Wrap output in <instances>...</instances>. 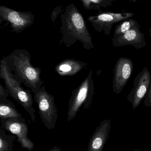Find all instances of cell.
I'll return each instance as SVG.
<instances>
[{
	"instance_id": "obj_1",
	"label": "cell",
	"mask_w": 151,
	"mask_h": 151,
	"mask_svg": "<svg viewBox=\"0 0 151 151\" xmlns=\"http://www.w3.org/2000/svg\"><path fill=\"white\" fill-rule=\"evenodd\" d=\"M60 43L70 47L76 42H80L87 50L94 49L92 37L86 25L85 19L74 4H70L61 15Z\"/></svg>"
},
{
	"instance_id": "obj_8",
	"label": "cell",
	"mask_w": 151,
	"mask_h": 151,
	"mask_svg": "<svg viewBox=\"0 0 151 151\" xmlns=\"http://www.w3.org/2000/svg\"><path fill=\"white\" fill-rule=\"evenodd\" d=\"M151 76L147 67H144L135 78L134 87L127 97L131 103L132 109L137 108L145 98L150 84Z\"/></svg>"
},
{
	"instance_id": "obj_11",
	"label": "cell",
	"mask_w": 151,
	"mask_h": 151,
	"mask_svg": "<svg viewBox=\"0 0 151 151\" xmlns=\"http://www.w3.org/2000/svg\"><path fill=\"white\" fill-rule=\"evenodd\" d=\"M144 36V34L141 32L140 26L137 24L124 34L112 38V45L117 47L132 46L136 49H139L147 46Z\"/></svg>"
},
{
	"instance_id": "obj_22",
	"label": "cell",
	"mask_w": 151,
	"mask_h": 151,
	"mask_svg": "<svg viewBox=\"0 0 151 151\" xmlns=\"http://www.w3.org/2000/svg\"><path fill=\"white\" fill-rule=\"evenodd\" d=\"M49 1H53V0H49Z\"/></svg>"
},
{
	"instance_id": "obj_15",
	"label": "cell",
	"mask_w": 151,
	"mask_h": 151,
	"mask_svg": "<svg viewBox=\"0 0 151 151\" xmlns=\"http://www.w3.org/2000/svg\"><path fill=\"white\" fill-rule=\"evenodd\" d=\"M16 136L8 135L1 128L0 129V151H13Z\"/></svg>"
},
{
	"instance_id": "obj_10",
	"label": "cell",
	"mask_w": 151,
	"mask_h": 151,
	"mask_svg": "<svg viewBox=\"0 0 151 151\" xmlns=\"http://www.w3.org/2000/svg\"><path fill=\"white\" fill-rule=\"evenodd\" d=\"M134 70L133 62L127 58L121 57L117 60L113 68V88L114 93L122 91L132 75Z\"/></svg>"
},
{
	"instance_id": "obj_9",
	"label": "cell",
	"mask_w": 151,
	"mask_h": 151,
	"mask_svg": "<svg viewBox=\"0 0 151 151\" xmlns=\"http://www.w3.org/2000/svg\"><path fill=\"white\" fill-rule=\"evenodd\" d=\"M134 15V13L132 12L122 13L103 12L96 16H90L88 17L87 19L97 32L103 31L106 35H109L114 24L129 18Z\"/></svg>"
},
{
	"instance_id": "obj_14",
	"label": "cell",
	"mask_w": 151,
	"mask_h": 151,
	"mask_svg": "<svg viewBox=\"0 0 151 151\" xmlns=\"http://www.w3.org/2000/svg\"><path fill=\"white\" fill-rule=\"evenodd\" d=\"M87 65V63L73 58H68L56 65L55 70L60 76H72Z\"/></svg>"
},
{
	"instance_id": "obj_20",
	"label": "cell",
	"mask_w": 151,
	"mask_h": 151,
	"mask_svg": "<svg viewBox=\"0 0 151 151\" xmlns=\"http://www.w3.org/2000/svg\"><path fill=\"white\" fill-rule=\"evenodd\" d=\"M49 151H61V149L59 147H57V146H55L53 147L52 149L50 150Z\"/></svg>"
},
{
	"instance_id": "obj_19",
	"label": "cell",
	"mask_w": 151,
	"mask_h": 151,
	"mask_svg": "<svg viewBox=\"0 0 151 151\" xmlns=\"http://www.w3.org/2000/svg\"><path fill=\"white\" fill-rule=\"evenodd\" d=\"M144 105L145 108L151 107V79L150 88L144 98Z\"/></svg>"
},
{
	"instance_id": "obj_5",
	"label": "cell",
	"mask_w": 151,
	"mask_h": 151,
	"mask_svg": "<svg viewBox=\"0 0 151 151\" xmlns=\"http://www.w3.org/2000/svg\"><path fill=\"white\" fill-rule=\"evenodd\" d=\"M34 94V100L37 104L43 123L47 129L52 130L56 126L58 118V110L55 103V97L47 91L43 85Z\"/></svg>"
},
{
	"instance_id": "obj_23",
	"label": "cell",
	"mask_w": 151,
	"mask_h": 151,
	"mask_svg": "<svg viewBox=\"0 0 151 151\" xmlns=\"http://www.w3.org/2000/svg\"><path fill=\"white\" fill-rule=\"evenodd\" d=\"M133 1H137V0H133Z\"/></svg>"
},
{
	"instance_id": "obj_7",
	"label": "cell",
	"mask_w": 151,
	"mask_h": 151,
	"mask_svg": "<svg viewBox=\"0 0 151 151\" xmlns=\"http://www.w3.org/2000/svg\"><path fill=\"white\" fill-rule=\"evenodd\" d=\"M1 128L16 136L17 141L22 148L32 151L34 148V143L28 137V127L26 120L22 117L11 119H0Z\"/></svg>"
},
{
	"instance_id": "obj_12",
	"label": "cell",
	"mask_w": 151,
	"mask_h": 151,
	"mask_svg": "<svg viewBox=\"0 0 151 151\" xmlns=\"http://www.w3.org/2000/svg\"><path fill=\"white\" fill-rule=\"evenodd\" d=\"M111 128V120L104 119L97 127L90 140L87 151H103Z\"/></svg>"
},
{
	"instance_id": "obj_2",
	"label": "cell",
	"mask_w": 151,
	"mask_h": 151,
	"mask_svg": "<svg viewBox=\"0 0 151 151\" xmlns=\"http://www.w3.org/2000/svg\"><path fill=\"white\" fill-rule=\"evenodd\" d=\"M14 78L29 88L33 93L43 85L40 78L41 69L31 63V55L27 50L16 49L2 58Z\"/></svg>"
},
{
	"instance_id": "obj_3",
	"label": "cell",
	"mask_w": 151,
	"mask_h": 151,
	"mask_svg": "<svg viewBox=\"0 0 151 151\" xmlns=\"http://www.w3.org/2000/svg\"><path fill=\"white\" fill-rule=\"evenodd\" d=\"M0 79L3 80L9 95L24 108L30 115L32 121L35 123V110L31 91L23 88L21 83L14 78L3 59L0 61Z\"/></svg>"
},
{
	"instance_id": "obj_16",
	"label": "cell",
	"mask_w": 151,
	"mask_h": 151,
	"mask_svg": "<svg viewBox=\"0 0 151 151\" xmlns=\"http://www.w3.org/2000/svg\"><path fill=\"white\" fill-rule=\"evenodd\" d=\"M137 22L133 19H128L116 26L114 32L113 38L119 37L137 25Z\"/></svg>"
},
{
	"instance_id": "obj_13",
	"label": "cell",
	"mask_w": 151,
	"mask_h": 151,
	"mask_svg": "<svg viewBox=\"0 0 151 151\" xmlns=\"http://www.w3.org/2000/svg\"><path fill=\"white\" fill-rule=\"evenodd\" d=\"M9 94L5 87L0 84V119H11L22 117L15 105L8 99Z\"/></svg>"
},
{
	"instance_id": "obj_18",
	"label": "cell",
	"mask_w": 151,
	"mask_h": 151,
	"mask_svg": "<svg viewBox=\"0 0 151 151\" xmlns=\"http://www.w3.org/2000/svg\"><path fill=\"white\" fill-rule=\"evenodd\" d=\"M62 6L59 5V6H56L53 10L51 15V21L55 23L57 18L58 17L59 14L62 13Z\"/></svg>"
},
{
	"instance_id": "obj_21",
	"label": "cell",
	"mask_w": 151,
	"mask_h": 151,
	"mask_svg": "<svg viewBox=\"0 0 151 151\" xmlns=\"http://www.w3.org/2000/svg\"><path fill=\"white\" fill-rule=\"evenodd\" d=\"M131 151H142V150H134Z\"/></svg>"
},
{
	"instance_id": "obj_4",
	"label": "cell",
	"mask_w": 151,
	"mask_h": 151,
	"mask_svg": "<svg viewBox=\"0 0 151 151\" xmlns=\"http://www.w3.org/2000/svg\"><path fill=\"white\" fill-rule=\"evenodd\" d=\"M93 73L91 70L79 86L72 92L67 111L68 122L75 118L82 106H83L84 109H88L92 104L95 94Z\"/></svg>"
},
{
	"instance_id": "obj_6",
	"label": "cell",
	"mask_w": 151,
	"mask_h": 151,
	"mask_svg": "<svg viewBox=\"0 0 151 151\" xmlns=\"http://www.w3.org/2000/svg\"><path fill=\"white\" fill-rule=\"evenodd\" d=\"M35 17L31 11H17L4 5H0V23L5 21L10 25L11 32L20 33L31 26Z\"/></svg>"
},
{
	"instance_id": "obj_17",
	"label": "cell",
	"mask_w": 151,
	"mask_h": 151,
	"mask_svg": "<svg viewBox=\"0 0 151 151\" xmlns=\"http://www.w3.org/2000/svg\"><path fill=\"white\" fill-rule=\"evenodd\" d=\"M106 0H80L86 9H98L100 7H104Z\"/></svg>"
}]
</instances>
